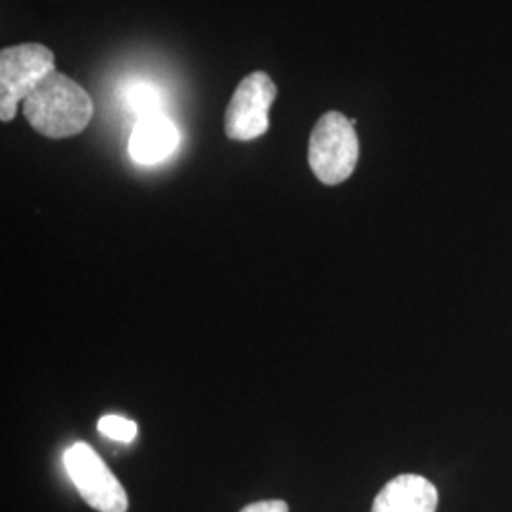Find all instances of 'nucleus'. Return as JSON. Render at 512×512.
Returning a JSON list of instances; mask_svg holds the SVG:
<instances>
[{
	"mask_svg": "<svg viewBox=\"0 0 512 512\" xmlns=\"http://www.w3.org/2000/svg\"><path fill=\"white\" fill-rule=\"evenodd\" d=\"M23 114L40 135L65 139L88 128L93 101L73 78L55 71L23 101Z\"/></svg>",
	"mask_w": 512,
	"mask_h": 512,
	"instance_id": "1",
	"label": "nucleus"
},
{
	"mask_svg": "<svg viewBox=\"0 0 512 512\" xmlns=\"http://www.w3.org/2000/svg\"><path fill=\"white\" fill-rule=\"evenodd\" d=\"M308 162L323 184L344 183L359 162V137L355 120L332 110L323 114L311 131Z\"/></svg>",
	"mask_w": 512,
	"mask_h": 512,
	"instance_id": "2",
	"label": "nucleus"
},
{
	"mask_svg": "<svg viewBox=\"0 0 512 512\" xmlns=\"http://www.w3.org/2000/svg\"><path fill=\"white\" fill-rule=\"evenodd\" d=\"M55 73V55L37 42H25L0 52V120L12 122L19 103Z\"/></svg>",
	"mask_w": 512,
	"mask_h": 512,
	"instance_id": "3",
	"label": "nucleus"
},
{
	"mask_svg": "<svg viewBox=\"0 0 512 512\" xmlns=\"http://www.w3.org/2000/svg\"><path fill=\"white\" fill-rule=\"evenodd\" d=\"M69 476L82 499L99 512L128 511V495L105 461L86 442H76L65 452Z\"/></svg>",
	"mask_w": 512,
	"mask_h": 512,
	"instance_id": "4",
	"label": "nucleus"
},
{
	"mask_svg": "<svg viewBox=\"0 0 512 512\" xmlns=\"http://www.w3.org/2000/svg\"><path fill=\"white\" fill-rule=\"evenodd\" d=\"M277 97V86L264 71L247 74L232 95L224 131L232 141H253L270 129V109Z\"/></svg>",
	"mask_w": 512,
	"mask_h": 512,
	"instance_id": "5",
	"label": "nucleus"
},
{
	"mask_svg": "<svg viewBox=\"0 0 512 512\" xmlns=\"http://www.w3.org/2000/svg\"><path fill=\"white\" fill-rule=\"evenodd\" d=\"M177 145V126L162 112H150L131 129L128 152L135 164L154 165L169 158Z\"/></svg>",
	"mask_w": 512,
	"mask_h": 512,
	"instance_id": "6",
	"label": "nucleus"
},
{
	"mask_svg": "<svg viewBox=\"0 0 512 512\" xmlns=\"http://www.w3.org/2000/svg\"><path fill=\"white\" fill-rule=\"evenodd\" d=\"M439 492L420 475H399L376 495L372 512H437Z\"/></svg>",
	"mask_w": 512,
	"mask_h": 512,
	"instance_id": "7",
	"label": "nucleus"
},
{
	"mask_svg": "<svg viewBox=\"0 0 512 512\" xmlns=\"http://www.w3.org/2000/svg\"><path fill=\"white\" fill-rule=\"evenodd\" d=\"M99 433H103L107 439L131 442L137 435L135 421L126 420L122 416H103L97 423Z\"/></svg>",
	"mask_w": 512,
	"mask_h": 512,
	"instance_id": "8",
	"label": "nucleus"
},
{
	"mask_svg": "<svg viewBox=\"0 0 512 512\" xmlns=\"http://www.w3.org/2000/svg\"><path fill=\"white\" fill-rule=\"evenodd\" d=\"M241 512H289L285 501H258L247 505Z\"/></svg>",
	"mask_w": 512,
	"mask_h": 512,
	"instance_id": "9",
	"label": "nucleus"
}]
</instances>
